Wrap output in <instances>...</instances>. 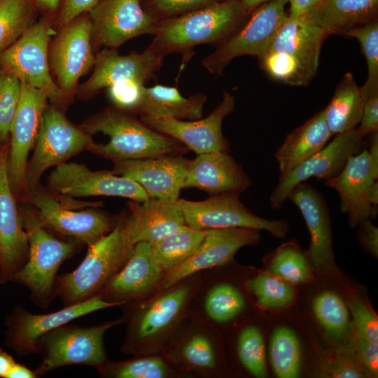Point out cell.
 <instances>
[{
    "label": "cell",
    "mask_w": 378,
    "mask_h": 378,
    "mask_svg": "<svg viewBox=\"0 0 378 378\" xmlns=\"http://www.w3.org/2000/svg\"><path fill=\"white\" fill-rule=\"evenodd\" d=\"M202 272L186 276L153 296L121 304L126 325L120 350L132 356L164 354L189 315Z\"/></svg>",
    "instance_id": "1"
},
{
    "label": "cell",
    "mask_w": 378,
    "mask_h": 378,
    "mask_svg": "<svg viewBox=\"0 0 378 378\" xmlns=\"http://www.w3.org/2000/svg\"><path fill=\"white\" fill-rule=\"evenodd\" d=\"M92 136H106V142L94 141L88 150L115 162L184 154L188 150L177 140L150 128L135 114L113 106L91 116L80 125Z\"/></svg>",
    "instance_id": "2"
},
{
    "label": "cell",
    "mask_w": 378,
    "mask_h": 378,
    "mask_svg": "<svg viewBox=\"0 0 378 378\" xmlns=\"http://www.w3.org/2000/svg\"><path fill=\"white\" fill-rule=\"evenodd\" d=\"M247 13L236 0H220L181 15L160 21L149 45L164 57L170 53L188 55L200 44L215 46L237 31Z\"/></svg>",
    "instance_id": "3"
},
{
    "label": "cell",
    "mask_w": 378,
    "mask_h": 378,
    "mask_svg": "<svg viewBox=\"0 0 378 378\" xmlns=\"http://www.w3.org/2000/svg\"><path fill=\"white\" fill-rule=\"evenodd\" d=\"M134 246L125 229L123 213L111 232L88 246L83 260L74 270L57 275L55 295L64 307L97 296L126 263Z\"/></svg>",
    "instance_id": "4"
},
{
    "label": "cell",
    "mask_w": 378,
    "mask_h": 378,
    "mask_svg": "<svg viewBox=\"0 0 378 378\" xmlns=\"http://www.w3.org/2000/svg\"><path fill=\"white\" fill-rule=\"evenodd\" d=\"M21 216L28 237L29 252L13 281L26 286L33 301L46 309L55 297V283L60 265L83 244L53 234L43 225L35 210L24 211Z\"/></svg>",
    "instance_id": "5"
},
{
    "label": "cell",
    "mask_w": 378,
    "mask_h": 378,
    "mask_svg": "<svg viewBox=\"0 0 378 378\" xmlns=\"http://www.w3.org/2000/svg\"><path fill=\"white\" fill-rule=\"evenodd\" d=\"M55 21L41 16L9 48L0 53V66L21 83L43 92L51 104L64 108L71 99L52 76L48 59Z\"/></svg>",
    "instance_id": "6"
},
{
    "label": "cell",
    "mask_w": 378,
    "mask_h": 378,
    "mask_svg": "<svg viewBox=\"0 0 378 378\" xmlns=\"http://www.w3.org/2000/svg\"><path fill=\"white\" fill-rule=\"evenodd\" d=\"M124 324L122 316L90 327L69 323L43 336L38 341L41 360L36 368L37 377L59 368L71 365H89L98 370L110 360L104 335L110 328Z\"/></svg>",
    "instance_id": "7"
},
{
    "label": "cell",
    "mask_w": 378,
    "mask_h": 378,
    "mask_svg": "<svg viewBox=\"0 0 378 378\" xmlns=\"http://www.w3.org/2000/svg\"><path fill=\"white\" fill-rule=\"evenodd\" d=\"M287 4L288 0H271L258 7L237 31L202 59V66L210 74L221 75L238 57L264 55L288 15Z\"/></svg>",
    "instance_id": "8"
},
{
    "label": "cell",
    "mask_w": 378,
    "mask_h": 378,
    "mask_svg": "<svg viewBox=\"0 0 378 378\" xmlns=\"http://www.w3.org/2000/svg\"><path fill=\"white\" fill-rule=\"evenodd\" d=\"M93 141L90 134L66 118L62 108L48 105L41 118L32 157L27 163V193L38 188L40 178L48 169L88 150Z\"/></svg>",
    "instance_id": "9"
},
{
    "label": "cell",
    "mask_w": 378,
    "mask_h": 378,
    "mask_svg": "<svg viewBox=\"0 0 378 378\" xmlns=\"http://www.w3.org/2000/svg\"><path fill=\"white\" fill-rule=\"evenodd\" d=\"M164 354L184 375L195 373L215 378L225 372L221 334L190 315L182 322Z\"/></svg>",
    "instance_id": "10"
},
{
    "label": "cell",
    "mask_w": 378,
    "mask_h": 378,
    "mask_svg": "<svg viewBox=\"0 0 378 378\" xmlns=\"http://www.w3.org/2000/svg\"><path fill=\"white\" fill-rule=\"evenodd\" d=\"M176 204L186 224L200 230L226 227H251L269 232L284 238L288 230L285 219H267L254 214L245 206L239 194L211 195L202 201L178 199Z\"/></svg>",
    "instance_id": "11"
},
{
    "label": "cell",
    "mask_w": 378,
    "mask_h": 378,
    "mask_svg": "<svg viewBox=\"0 0 378 378\" xmlns=\"http://www.w3.org/2000/svg\"><path fill=\"white\" fill-rule=\"evenodd\" d=\"M43 225L52 232L88 246L111 232L118 216L91 208L73 210L50 191L38 188L27 194Z\"/></svg>",
    "instance_id": "12"
},
{
    "label": "cell",
    "mask_w": 378,
    "mask_h": 378,
    "mask_svg": "<svg viewBox=\"0 0 378 378\" xmlns=\"http://www.w3.org/2000/svg\"><path fill=\"white\" fill-rule=\"evenodd\" d=\"M58 31L49 45V64L57 85L71 99L77 92L79 79L95 62L88 13L58 27Z\"/></svg>",
    "instance_id": "13"
},
{
    "label": "cell",
    "mask_w": 378,
    "mask_h": 378,
    "mask_svg": "<svg viewBox=\"0 0 378 378\" xmlns=\"http://www.w3.org/2000/svg\"><path fill=\"white\" fill-rule=\"evenodd\" d=\"M47 187L51 193L64 197L113 196L136 202L150 197L140 185L128 178L112 171H92L75 162L55 166L48 176Z\"/></svg>",
    "instance_id": "14"
},
{
    "label": "cell",
    "mask_w": 378,
    "mask_h": 378,
    "mask_svg": "<svg viewBox=\"0 0 378 378\" xmlns=\"http://www.w3.org/2000/svg\"><path fill=\"white\" fill-rule=\"evenodd\" d=\"M88 14L92 44L106 48L117 49L141 35H154L160 22L141 0H99Z\"/></svg>",
    "instance_id": "15"
},
{
    "label": "cell",
    "mask_w": 378,
    "mask_h": 378,
    "mask_svg": "<svg viewBox=\"0 0 378 378\" xmlns=\"http://www.w3.org/2000/svg\"><path fill=\"white\" fill-rule=\"evenodd\" d=\"M114 307L118 306L99 296L46 314H32L15 307L6 318V344L19 356L38 354L39 340L49 332L79 317Z\"/></svg>",
    "instance_id": "16"
},
{
    "label": "cell",
    "mask_w": 378,
    "mask_h": 378,
    "mask_svg": "<svg viewBox=\"0 0 378 378\" xmlns=\"http://www.w3.org/2000/svg\"><path fill=\"white\" fill-rule=\"evenodd\" d=\"M363 144L364 139L359 136L356 128L335 135L319 151L279 176L269 198L270 206L280 209L293 188L311 178L326 181L337 175L349 157L363 148Z\"/></svg>",
    "instance_id": "17"
},
{
    "label": "cell",
    "mask_w": 378,
    "mask_h": 378,
    "mask_svg": "<svg viewBox=\"0 0 378 378\" xmlns=\"http://www.w3.org/2000/svg\"><path fill=\"white\" fill-rule=\"evenodd\" d=\"M234 108L235 97L223 92L220 104L204 118L183 120L140 116V120L154 130L177 140L197 155L216 151L230 153V144L223 134L222 125Z\"/></svg>",
    "instance_id": "18"
},
{
    "label": "cell",
    "mask_w": 378,
    "mask_h": 378,
    "mask_svg": "<svg viewBox=\"0 0 378 378\" xmlns=\"http://www.w3.org/2000/svg\"><path fill=\"white\" fill-rule=\"evenodd\" d=\"M48 98L42 91L21 83L18 110L10 127L8 174L11 188L27 194L26 170L28 156L34 146Z\"/></svg>",
    "instance_id": "19"
},
{
    "label": "cell",
    "mask_w": 378,
    "mask_h": 378,
    "mask_svg": "<svg viewBox=\"0 0 378 378\" xmlns=\"http://www.w3.org/2000/svg\"><path fill=\"white\" fill-rule=\"evenodd\" d=\"M164 56L148 47L141 52L121 55L116 49L106 48L95 55L92 74L77 92L82 99H88L110 85L125 80L145 85L155 79L163 64Z\"/></svg>",
    "instance_id": "20"
},
{
    "label": "cell",
    "mask_w": 378,
    "mask_h": 378,
    "mask_svg": "<svg viewBox=\"0 0 378 378\" xmlns=\"http://www.w3.org/2000/svg\"><path fill=\"white\" fill-rule=\"evenodd\" d=\"M325 183L338 193L340 210L348 214L351 227L376 218L378 183L370 169L368 149L349 157L342 171Z\"/></svg>",
    "instance_id": "21"
},
{
    "label": "cell",
    "mask_w": 378,
    "mask_h": 378,
    "mask_svg": "<svg viewBox=\"0 0 378 378\" xmlns=\"http://www.w3.org/2000/svg\"><path fill=\"white\" fill-rule=\"evenodd\" d=\"M165 273L154 258L152 244L138 242L124 266L97 296L118 307L149 298L161 290Z\"/></svg>",
    "instance_id": "22"
},
{
    "label": "cell",
    "mask_w": 378,
    "mask_h": 378,
    "mask_svg": "<svg viewBox=\"0 0 378 378\" xmlns=\"http://www.w3.org/2000/svg\"><path fill=\"white\" fill-rule=\"evenodd\" d=\"M248 302L244 290L222 277L218 266L202 272L200 286L192 301L189 315L221 334L223 328L244 314Z\"/></svg>",
    "instance_id": "23"
},
{
    "label": "cell",
    "mask_w": 378,
    "mask_h": 378,
    "mask_svg": "<svg viewBox=\"0 0 378 378\" xmlns=\"http://www.w3.org/2000/svg\"><path fill=\"white\" fill-rule=\"evenodd\" d=\"M8 146L0 149V283L14 280L27 261V234L24 228L8 174Z\"/></svg>",
    "instance_id": "24"
},
{
    "label": "cell",
    "mask_w": 378,
    "mask_h": 378,
    "mask_svg": "<svg viewBox=\"0 0 378 378\" xmlns=\"http://www.w3.org/2000/svg\"><path fill=\"white\" fill-rule=\"evenodd\" d=\"M260 231L251 227H226L206 230L204 239L194 253L183 264L165 273L162 289L191 274L231 262L240 248L246 246L255 245L260 241Z\"/></svg>",
    "instance_id": "25"
},
{
    "label": "cell",
    "mask_w": 378,
    "mask_h": 378,
    "mask_svg": "<svg viewBox=\"0 0 378 378\" xmlns=\"http://www.w3.org/2000/svg\"><path fill=\"white\" fill-rule=\"evenodd\" d=\"M190 160L182 154L113 162L112 172L140 185L150 197L177 201Z\"/></svg>",
    "instance_id": "26"
},
{
    "label": "cell",
    "mask_w": 378,
    "mask_h": 378,
    "mask_svg": "<svg viewBox=\"0 0 378 378\" xmlns=\"http://www.w3.org/2000/svg\"><path fill=\"white\" fill-rule=\"evenodd\" d=\"M288 200L300 210L310 234L309 255L318 270H332L335 265L329 207L323 195L306 182L297 185Z\"/></svg>",
    "instance_id": "27"
},
{
    "label": "cell",
    "mask_w": 378,
    "mask_h": 378,
    "mask_svg": "<svg viewBox=\"0 0 378 378\" xmlns=\"http://www.w3.org/2000/svg\"><path fill=\"white\" fill-rule=\"evenodd\" d=\"M242 167L229 154L216 151L189 160L183 188H195L211 195L239 194L251 186Z\"/></svg>",
    "instance_id": "28"
},
{
    "label": "cell",
    "mask_w": 378,
    "mask_h": 378,
    "mask_svg": "<svg viewBox=\"0 0 378 378\" xmlns=\"http://www.w3.org/2000/svg\"><path fill=\"white\" fill-rule=\"evenodd\" d=\"M127 206L125 229L134 245L141 241L153 244L186 225L176 201L149 197L144 202L130 200Z\"/></svg>",
    "instance_id": "29"
},
{
    "label": "cell",
    "mask_w": 378,
    "mask_h": 378,
    "mask_svg": "<svg viewBox=\"0 0 378 378\" xmlns=\"http://www.w3.org/2000/svg\"><path fill=\"white\" fill-rule=\"evenodd\" d=\"M327 36L304 15H288L268 50L293 56L314 76L319 64L321 48Z\"/></svg>",
    "instance_id": "30"
},
{
    "label": "cell",
    "mask_w": 378,
    "mask_h": 378,
    "mask_svg": "<svg viewBox=\"0 0 378 378\" xmlns=\"http://www.w3.org/2000/svg\"><path fill=\"white\" fill-rule=\"evenodd\" d=\"M328 36L344 35L378 18V0H322L306 14Z\"/></svg>",
    "instance_id": "31"
},
{
    "label": "cell",
    "mask_w": 378,
    "mask_h": 378,
    "mask_svg": "<svg viewBox=\"0 0 378 378\" xmlns=\"http://www.w3.org/2000/svg\"><path fill=\"white\" fill-rule=\"evenodd\" d=\"M321 110L295 128L274 153L280 176L322 149L332 136Z\"/></svg>",
    "instance_id": "32"
},
{
    "label": "cell",
    "mask_w": 378,
    "mask_h": 378,
    "mask_svg": "<svg viewBox=\"0 0 378 378\" xmlns=\"http://www.w3.org/2000/svg\"><path fill=\"white\" fill-rule=\"evenodd\" d=\"M206 100L207 96L202 92L185 97L176 87L160 84L145 86L136 115L183 120H198L202 118Z\"/></svg>",
    "instance_id": "33"
},
{
    "label": "cell",
    "mask_w": 378,
    "mask_h": 378,
    "mask_svg": "<svg viewBox=\"0 0 378 378\" xmlns=\"http://www.w3.org/2000/svg\"><path fill=\"white\" fill-rule=\"evenodd\" d=\"M364 102L360 88L354 76L349 72L346 73L323 109L327 125L333 136L357 127Z\"/></svg>",
    "instance_id": "34"
},
{
    "label": "cell",
    "mask_w": 378,
    "mask_h": 378,
    "mask_svg": "<svg viewBox=\"0 0 378 378\" xmlns=\"http://www.w3.org/2000/svg\"><path fill=\"white\" fill-rule=\"evenodd\" d=\"M104 378H181L164 354L133 356L131 359L107 362L97 370Z\"/></svg>",
    "instance_id": "35"
},
{
    "label": "cell",
    "mask_w": 378,
    "mask_h": 378,
    "mask_svg": "<svg viewBox=\"0 0 378 378\" xmlns=\"http://www.w3.org/2000/svg\"><path fill=\"white\" fill-rule=\"evenodd\" d=\"M206 233V230L182 226L152 244L155 260L166 272L178 267L194 253Z\"/></svg>",
    "instance_id": "36"
},
{
    "label": "cell",
    "mask_w": 378,
    "mask_h": 378,
    "mask_svg": "<svg viewBox=\"0 0 378 378\" xmlns=\"http://www.w3.org/2000/svg\"><path fill=\"white\" fill-rule=\"evenodd\" d=\"M234 351L239 365L244 372L254 377H266L265 340L256 325L248 323L238 330Z\"/></svg>",
    "instance_id": "37"
},
{
    "label": "cell",
    "mask_w": 378,
    "mask_h": 378,
    "mask_svg": "<svg viewBox=\"0 0 378 378\" xmlns=\"http://www.w3.org/2000/svg\"><path fill=\"white\" fill-rule=\"evenodd\" d=\"M38 14L31 0H0V53L36 22Z\"/></svg>",
    "instance_id": "38"
},
{
    "label": "cell",
    "mask_w": 378,
    "mask_h": 378,
    "mask_svg": "<svg viewBox=\"0 0 378 378\" xmlns=\"http://www.w3.org/2000/svg\"><path fill=\"white\" fill-rule=\"evenodd\" d=\"M270 360L276 377H298L301 365L300 345L293 330L279 327L274 331L270 340Z\"/></svg>",
    "instance_id": "39"
},
{
    "label": "cell",
    "mask_w": 378,
    "mask_h": 378,
    "mask_svg": "<svg viewBox=\"0 0 378 378\" xmlns=\"http://www.w3.org/2000/svg\"><path fill=\"white\" fill-rule=\"evenodd\" d=\"M245 285L263 308L281 309L290 304L294 299L290 284L272 273L262 272L247 278Z\"/></svg>",
    "instance_id": "40"
},
{
    "label": "cell",
    "mask_w": 378,
    "mask_h": 378,
    "mask_svg": "<svg viewBox=\"0 0 378 378\" xmlns=\"http://www.w3.org/2000/svg\"><path fill=\"white\" fill-rule=\"evenodd\" d=\"M312 310L327 333L336 339L344 337L349 325V312L337 293L326 290L318 294L312 302Z\"/></svg>",
    "instance_id": "41"
},
{
    "label": "cell",
    "mask_w": 378,
    "mask_h": 378,
    "mask_svg": "<svg viewBox=\"0 0 378 378\" xmlns=\"http://www.w3.org/2000/svg\"><path fill=\"white\" fill-rule=\"evenodd\" d=\"M355 38L360 45L368 66V77L360 88L362 97L365 101L378 94V20L359 25L346 34Z\"/></svg>",
    "instance_id": "42"
},
{
    "label": "cell",
    "mask_w": 378,
    "mask_h": 378,
    "mask_svg": "<svg viewBox=\"0 0 378 378\" xmlns=\"http://www.w3.org/2000/svg\"><path fill=\"white\" fill-rule=\"evenodd\" d=\"M262 69L272 78L293 86H306L314 76L293 56L281 52L267 51L258 57Z\"/></svg>",
    "instance_id": "43"
},
{
    "label": "cell",
    "mask_w": 378,
    "mask_h": 378,
    "mask_svg": "<svg viewBox=\"0 0 378 378\" xmlns=\"http://www.w3.org/2000/svg\"><path fill=\"white\" fill-rule=\"evenodd\" d=\"M270 269L272 274L293 284L307 282L312 276L307 258L293 243L285 244L274 252Z\"/></svg>",
    "instance_id": "44"
},
{
    "label": "cell",
    "mask_w": 378,
    "mask_h": 378,
    "mask_svg": "<svg viewBox=\"0 0 378 378\" xmlns=\"http://www.w3.org/2000/svg\"><path fill=\"white\" fill-rule=\"evenodd\" d=\"M21 83L4 73L0 77V142L6 140L19 105Z\"/></svg>",
    "instance_id": "45"
},
{
    "label": "cell",
    "mask_w": 378,
    "mask_h": 378,
    "mask_svg": "<svg viewBox=\"0 0 378 378\" xmlns=\"http://www.w3.org/2000/svg\"><path fill=\"white\" fill-rule=\"evenodd\" d=\"M145 85L134 80L114 83L106 88L113 106L136 115L141 104Z\"/></svg>",
    "instance_id": "46"
},
{
    "label": "cell",
    "mask_w": 378,
    "mask_h": 378,
    "mask_svg": "<svg viewBox=\"0 0 378 378\" xmlns=\"http://www.w3.org/2000/svg\"><path fill=\"white\" fill-rule=\"evenodd\" d=\"M353 317L355 337L378 342V319L372 310L360 300L349 302Z\"/></svg>",
    "instance_id": "47"
},
{
    "label": "cell",
    "mask_w": 378,
    "mask_h": 378,
    "mask_svg": "<svg viewBox=\"0 0 378 378\" xmlns=\"http://www.w3.org/2000/svg\"><path fill=\"white\" fill-rule=\"evenodd\" d=\"M220 0H148L151 15L159 22L204 7Z\"/></svg>",
    "instance_id": "48"
},
{
    "label": "cell",
    "mask_w": 378,
    "mask_h": 378,
    "mask_svg": "<svg viewBox=\"0 0 378 378\" xmlns=\"http://www.w3.org/2000/svg\"><path fill=\"white\" fill-rule=\"evenodd\" d=\"M356 131L363 139L370 134L378 132V94L365 101Z\"/></svg>",
    "instance_id": "49"
},
{
    "label": "cell",
    "mask_w": 378,
    "mask_h": 378,
    "mask_svg": "<svg viewBox=\"0 0 378 378\" xmlns=\"http://www.w3.org/2000/svg\"><path fill=\"white\" fill-rule=\"evenodd\" d=\"M99 0H63L55 20L58 27L64 26L80 14L89 13Z\"/></svg>",
    "instance_id": "50"
},
{
    "label": "cell",
    "mask_w": 378,
    "mask_h": 378,
    "mask_svg": "<svg viewBox=\"0 0 378 378\" xmlns=\"http://www.w3.org/2000/svg\"><path fill=\"white\" fill-rule=\"evenodd\" d=\"M358 359L366 371L373 377L378 374V342L355 337Z\"/></svg>",
    "instance_id": "51"
},
{
    "label": "cell",
    "mask_w": 378,
    "mask_h": 378,
    "mask_svg": "<svg viewBox=\"0 0 378 378\" xmlns=\"http://www.w3.org/2000/svg\"><path fill=\"white\" fill-rule=\"evenodd\" d=\"M328 364L329 374L332 377H363L365 374L354 360L344 354L335 356Z\"/></svg>",
    "instance_id": "52"
},
{
    "label": "cell",
    "mask_w": 378,
    "mask_h": 378,
    "mask_svg": "<svg viewBox=\"0 0 378 378\" xmlns=\"http://www.w3.org/2000/svg\"><path fill=\"white\" fill-rule=\"evenodd\" d=\"M359 226V240L362 245L372 255H378V228L372 224L370 219L361 222Z\"/></svg>",
    "instance_id": "53"
},
{
    "label": "cell",
    "mask_w": 378,
    "mask_h": 378,
    "mask_svg": "<svg viewBox=\"0 0 378 378\" xmlns=\"http://www.w3.org/2000/svg\"><path fill=\"white\" fill-rule=\"evenodd\" d=\"M41 16L56 20L63 0H31Z\"/></svg>",
    "instance_id": "54"
},
{
    "label": "cell",
    "mask_w": 378,
    "mask_h": 378,
    "mask_svg": "<svg viewBox=\"0 0 378 378\" xmlns=\"http://www.w3.org/2000/svg\"><path fill=\"white\" fill-rule=\"evenodd\" d=\"M368 149L370 169L374 178L378 179V132L370 134Z\"/></svg>",
    "instance_id": "55"
},
{
    "label": "cell",
    "mask_w": 378,
    "mask_h": 378,
    "mask_svg": "<svg viewBox=\"0 0 378 378\" xmlns=\"http://www.w3.org/2000/svg\"><path fill=\"white\" fill-rule=\"evenodd\" d=\"M321 1L322 0H288V4L290 5V13L288 15L291 16L303 15Z\"/></svg>",
    "instance_id": "56"
},
{
    "label": "cell",
    "mask_w": 378,
    "mask_h": 378,
    "mask_svg": "<svg viewBox=\"0 0 378 378\" xmlns=\"http://www.w3.org/2000/svg\"><path fill=\"white\" fill-rule=\"evenodd\" d=\"M15 363L13 356L0 347V378H8Z\"/></svg>",
    "instance_id": "57"
},
{
    "label": "cell",
    "mask_w": 378,
    "mask_h": 378,
    "mask_svg": "<svg viewBox=\"0 0 378 378\" xmlns=\"http://www.w3.org/2000/svg\"><path fill=\"white\" fill-rule=\"evenodd\" d=\"M37 377L35 370H32L27 366L18 363L14 365L8 374V378H36Z\"/></svg>",
    "instance_id": "58"
},
{
    "label": "cell",
    "mask_w": 378,
    "mask_h": 378,
    "mask_svg": "<svg viewBox=\"0 0 378 378\" xmlns=\"http://www.w3.org/2000/svg\"><path fill=\"white\" fill-rule=\"evenodd\" d=\"M236 1H237L240 4V5L243 7V8L246 10L247 13L250 14L258 7H259L262 4L267 3L271 0H236Z\"/></svg>",
    "instance_id": "59"
},
{
    "label": "cell",
    "mask_w": 378,
    "mask_h": 378,
    "mask_svg": "<svg viewBox=\"0 0 378 378\" xmlns=\"http://www.w3.org/2000/svg\"><path fill=\"white\" fill-rule=\"evenodd\" d=\"M4 73V71L3 70V69L1 68V66H0V77L1 76V75Z\"/></svg>",
    "instance_id": "60"
}]
</instances>
